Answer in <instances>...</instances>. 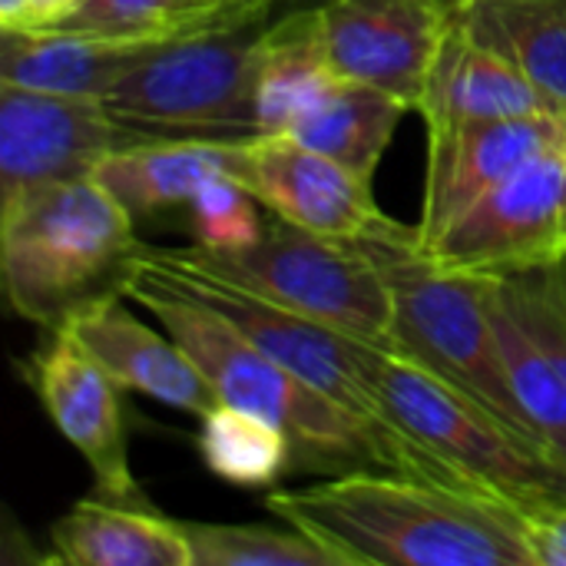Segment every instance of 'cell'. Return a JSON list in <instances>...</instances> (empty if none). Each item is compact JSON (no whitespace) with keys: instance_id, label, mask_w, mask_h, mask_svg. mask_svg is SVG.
<instances>
[{"instance_id":"cell-6","label":"cell","mask_w":566,"mask_h":566,"mask_svg":"<svg viewBox=\"0 0 566 566\" xmlns=\"http://www.w3.org/2000/svg\"><path fill=\"white\" fill-rule=\"evenodd\" d=\"M139 255L179 292L202 302L206 308L219 312L235 332H242L252 345H259L265 355H272L279 365H285L292 375H298L305 385H312L318 395L332 398L348 415L361 418L365 424L378 428L421 461L434 464L441 474H448L454 484L471 488L458 471H451L441 458H434L415 434L398 424L381 398L378 388V358L381 348L365 345L338 328H328L315 318H305L285 305H275L209 269H199L186 259H179L172 249H149L139 245ZM474 491V488H471ZM484 494V491H481Z\"/></svg>"},{"instance_id":"cell-10","label":"cell","mask_w":566,"mask_h":566,"mask_svg":"<svg viewBox=\"0 0 566 566\" xmlns=\"http://www.w3.org/2000/svg\"><path fill=\"white\" fill-rule=\"evenodd\" d=\"M139 139L96 96L0 83V209L40 189L90 179L113 149Z\"/></svg>"},{"instance_id":"cell-14","label":"cell","mask_w":566,"mask_h":566,"mask_svg":"<svg viewBox=\"0 0 566 566\" xmlns=\"http://www.w3.org/2000/svg\"><path fill=\"white\" fill-rule=\"evenodd\" d=\"M239 182L269 212L328 239H361L391 219L378 206L371 179H361L292 136L249 139Z\"/></svg>"},{"instance_id":"cell-28","label":"cell","mask_w":566,"mask_h":566,"mask_svg":"<svg viewBox=\"0 0 566 566\" xmlns=\"http://www.w3.org/2000/svg\"><path fill=\"white\" fill-rule=\"evenodd\" d=\"M73 7H76V0H27V17H23V27L20 30L56 27Z\"/></svg>"},{"instance_id":"cell-13","label":"cell","mask_w":566,"mask_h":566,"mask_svg":"<svg viewBox=\"0 0 566 566\" xmlns=\"http://www.w3.org/2000/svg\"><path fill=\"white\" fill-rule=\"evenodd\" d=\"M566 133V113H527L428 133L418 239L428 249L491 189Z\"/></svg>"},{"instance_id":"cell-29","label":"cell","mask_w":566,"mask_h":566,"mask_svg":"<svg viewBox=\"0 0 566 566\" xmlns=\"http://www.w3.org/2000/svg\"><path fill=\"white\" fill-rule=\"evenodd\" d=\"M229 17H239V13H255V10H272V0H202Z\"/></svg>"},{"instance_id":"cell-18","label":"cell","mask_w":566,"mask_h":566,"mask_svg":"<svg viewBox=\"0 0 566 566\" xmlns=\"http://www.w3.org/2000/svg\"><path fill=\"white\" fill-rule=\"evenodd\" d=\"M245 143L216 139H139L113 149L93 179L133 216L189 206L192 196L216 176L242 172Z\"/></svg>"},{"instance_id":"cell-22","label":"cell","mask_w":566,"mask_h":566,"mask_svg":"<svg viewBox=\"0 0 566 566\" xmlns=\"http://www.w3.org/2000/svg\"><path fill=\"white\" fill-rule=\"evenodd\" d=\"M408 106L368 83L342 80L308 113H302L285 136L371 179L385 149L395 139Z\"/></svg>"},{"instance_id":"cell-16","label":"cell","mask_w":566,"mask_h":566,"mask_svg":"<svg viewBox=\"0 0 566 566\" xmlns=\"http://www.w3.org/2000/svg\"><path fill=\"white\" fill-rule=\"evenodd\" d=\"M551 109L557 106L517 66H511L501 53L474 40L461 20L451 23L428 70L424 93L418 103L428 133L464 126V123H484V119L551 113Z\"/></svg>"},{"instance_id":"cell-24","label":"cell","mask_w":566,"mask_h":566,"mask_svg":"<svg viewBox=\"0 0 566 566\" xmlns=\"http://www.w3.org/2000/svg\"><path fill=\"white\" fill-rule=\"evenodd\" d=\"M222 20H235V17L202 0H76V7L56 23V30L90 33L106 40L166 43Z\"/></svg>"},{"instance_id":"cell-20","label":"cell","mask_w":566,"mask_h":566,"mask_svg":"<svg viewBox=\"0 0 566 566\" xmlns=\"http://www.w3.org/2000/svg\"><path fill=\"white\" fill-rule=\"evenodd\" d=\"M342 76L325 46L322 10H295L272 17L259 43L255 119L259 136H285L292 123L308 113Z\"/></svg>"},{"instance_id":"cell-9","label":"cell","mask_w":566,"mask_h":566,"mask_svg":"<svg viewBox=\"0 0 566 566\" xmlns=\"http://www.w3.org/2000/svg\"><path fill=\"white\" fill-rule=\"evenodd\" d=\"M431 262L468 275H514L566 259V133L527 159L438 242Z\"/></svg>"},{"instance_id":"cell-17","label":"cell","mask_w":566,"mask_h":566,"mask_svg":"<svg viewBox=\"0 0 566 566\" xmlns=\"http://www.w3.org/2000/svg\"><path fill=\"white\" fill-rule=\"evenodd\" d=\"M159 43L43 30H3L0 83L106 99Z\"/></svg>"},{"instance_id":"cell-25","label":"cell","mask_w":566,"mask_h":566,"mask_svg":"<svg viewBox=\"0 0 566 566\" xmlns=\"http://www.w3.org/2000/svg\"><path fill=\"white\" fill-rule=\"evenodd\" d=\"M192 566H345L338 554L295 527L182 521Z\"/></svg>"},{"instance_id":"cell-7","label":"cell","mask_w":566,"mask_h":566,"mask_svg":"<svg viewBox=\"0 0 566 566\" xmlns=\"http://www.w3.org/2000/svg\"><path fill=\"white\" fill-rule=\"evenodd\" d=\"M275 305L398 355L391 289L378 262L355 239H328L269 212L262 235L232 252L172 249Z\"/></svg>"},{"instance_id":"cell-1","label":"cell","mask_w":566,"mask_h":566,"mask_svg":"<svg viewBox=\"0 0 566 566\" xmlns=\"http://www.w3.org/2000/svg\"><path fill=\"white\" fill-rule=\"evenodd\" d=\"M265 511L345 566H534L524 511L411 474L342 471L315 488L265 494Z\"/></svg>"},{"instance_id":"cell-30","label":"cell","mask_w":566,"mask_h":566,"mask_svg":"<svg viewBox=\"0 0 566 566\" xmlns=\"http://www.w3.org/2000/svg\"><path fill=\"white\" fill-rule=\"evenodd\" d=\"M325 0H272V17H282V13H295V10H315L322 7Z\"/></svg>"},{"instance_id":"cell-11","label":"cell","mask_w":566,"mask_h":566,"mask_svg":"<svg viewBox=\"0 0 566 566\" xmlns=\"http://www.w3.org/2000/svg\"><path fill=\"white\" fill-rule=\"evenodd\" d=\"M318 10L335 73L418 109L458 0H325Z\"/></svg>"},{"instance_id":"cell-8","label":"cell","mask_w":566,"mask_h":566,"mask_svg":"<svg viewBox=\"0 0 566 566\" xmlns=\"http://www.w3.org/2000/svg\"><path fill=\"white\" fill-rule=\"evenodd\" d=\"M378 388L388 415L474 491L541 514L566 504V464L524 441L491 411L421 365L381 352Z\"/></svg>"},{"instance_id":"cell-19","label":"cell","mask_w":566,"mask_h":566,"mask_svg":"<svg viewBox=\"0 0 566 566\" xmlns=\"http://www.w3.org/2000/svg\"><path fill=\"white\" fill-rule=\"evenodd\" d=\"M53 564L70 566H192L182 521L106 497L73 504L53 527Z\"/></svg>"},{"instance_id":"cell-12","label":"cell","mask_w":566,"mask_h":566,"mask_svg":"<svg viewBox=\"0 0 566 566\" xmlns=\"http://www.w3.org/2000/svg\"><path fill=\"white\" fill-rule=\"evenodd\" d=\"M23 381L33 388L56 431L90 464L96 497L146 507L126 454L119 385L60 332H50V342L33 352Z\"/></svg>"},{"instance_id":"cell-3","label":"cell","mask_w":566,"mask_h":566,"mask_svg":"<svg viewBox=\"0 0 566 566\" xmlns=\"http://www.w3.org/2000/svg\"><path fill=\"white\" fill-rule=\"evenodd\" d=\"M355 242L378 262L391 289L398 355L458 388L524 441L551 451L514 395L491 322L488 275L441 269L424 252L418 229L395 219Z\"/></svg>"},{"instance_id":"cell-5","label":"cell","mask_w":566,"mask_h":566,"mask_svg":"<svg viewBox=\"0 0 566 566\" xmlns=\"http://www.w3.org/2000/svg\"><path fill=\"white\" fill-rule=\"evenodd\" d=\"M272 10L159 43L103 103L143 139H259V43Z\"/></svg>"},{"instance_id":"cell-23","label":"cell","mask_w":566,"mask_h":566,"mask_svg":"<svg viewBox=\"0 0 566 566\" xmlns=\"http://www.w3.org/2000/svg\"><path fill=\"white\" fill-rule=\"evenodd\" d=\"M199 421V454L206 468L235 488H269L295 461L289 434L252 411L219 405Z\"/></svg>"},{"instance_id":"cell-27","label":"cell","mask_w":566,"mask_h":566,"mask_svg":"<svg viewBox=\"0 0 566 566\" xmlns=\"http://www.w3.org/2000/svg\"><path fill=\"white\" fill-rule=\"evenodd\" d=\"M527 544L534 566H566V504L527 514Z\"/></svg>"},{"instance_id":"cell-4","label":"cell","mask_w":566,"mask_h":566,"mask_svg":"<svg viewBox=\"0 0 566 566\" xmlns=\"http://www.w3.org/2000/svg\"><path fill=\"white\" fill-rule=\"evenodd\" d=\"M133 216L90 176L0 209V275L10 308L43 328L123 295L136 265Z\"/></svg>"},{"instance_id":"cell-15","label":"cell","mask_w":566,"mask_h":566,"mask_svg":"<svg viewBox=\"0 0 566 566\" xmlns=\"http://www.w3.org/2000/svg\"><path fill=\"white\" fill-rule=\"evenodd\" d=\"M123 298L126 295L96 298L50 332L66 335L119 388H133L196 418L219 408V395L196 368V361L182 352V345L166 328L156 332L139 322L123 305Z\"/></svg>"},{"instance_id":"cell-26","label":"cell","mask_w":566,"mask_h":566,"mask_svg":"<svg viewBox=\"0 0 566 566\" xmlns=\"http://www.w3.org/2000/svg\"><path fill=\"white\" fill-rule=\"evenodd\" d=\"M259 199L235 176L209 179L189 202L196 245L209 252H232L252 245L262 235L265 219L259 216Z\"/></svg>"},{"instance_id":"cell-2","label":"cell","mask_w":566,"mask_h":566,"mask_svg":"<svg viewBox=\"0 0 566 566\" xmlns=\"http://www.w3.org/2000/svg\"><path fill=\"white\" fill-rule=\"evenodd\" d=\"M123 295L143 305L159 322V328H166L182 345L222 405L252 411L282 428L298 461H308L322 471L375 468L461 488L434 464L421 461L378 428L318 395L312 385L252 345L242 332H235L219 312L172 289L139 252Z\"/></svg>"},{"instance_id":"cell-21","label":"cell","mask_w":566,"mask_h":566,"mask_svg":"<svg viewBox=\"0 0 566 566\" xmlns=\"http://www.w3.org/2000/svg\"><path fill=\"white\" fill-rule=\"evenodd\" d=\"M458 20L566 113V0H458Z\"/></svg>"}]
</instances>
